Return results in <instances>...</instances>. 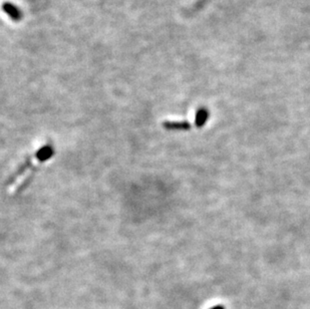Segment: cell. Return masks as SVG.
I'll return each instance as SVG.
<instances>
[{
	"mask_svg": "<svg viewBox=\"0 0 310 309\" xmlns=\"http://www.w3.org/2000/svg\"><path fill=\"white\" fill-rule=\"evenodd\" d=\"M163 126L168 131H189L191 129V124L187 121H184V122L167 121L163 123Z\"/></svg>",
	"mask_w": 310,
	"mask_h": 309,
	"instance_id": "3957f363",
	"label": "cell"
},
{
	"mask_svg": "<svg viewBox=\"0 0 310 309\" xmlns=\"http://www.w3.org/2000/svg\"><path fill=\"white\" fill-rule=\"evenodd\" d=\"M2 10L4 11L5 14H7L8 17L14 21V22H18L21 20L23 14L21 12V10L16 5L13 4L10 1H5L2 4Z\"/></svg>",
	"mask_w": 310,
	"mask_h": 309,
	"instance_id": "7a4b0ae2",
	"label": "cell"
},
{
	"mask_svg": "<svg viewBox=\"0 0 310 309\" xmlns=\"http://www.w3.org/2000/svg\"><path fill=\"white\" fill-rule=\"evenodd\" d=\"M210 112L206 108H201L196 111V117H195V124L198 126V128H203L206 124L207 121L209 120Z\"/></svg>",
	"mask_w": 310,
	"mask_h": 309,
	"instance_id": "277c9868",
	"label": "cell"
},
{
	"mask_svg": "<svg viewBox=\"0 0 310 309\" xmlns=\"http://www.w3.org/2000/svg\"><path fill=\"white\" fill-rule=\"evenodd\" d=\"M38 149L35 150L34 154L31 157V159L27 161L26 165L21 168V170L17 174V176L14 177L11 185L9 186V190L11 192H16L18 190L25 182H27L31 176L34 173L33 171L40 165H44V163L47 162L52 156L54 150L50 145H41L37 147Z\"/></svg>",
	"mask_w": 310,
	"mask_h": 309,
	"instance_id": "6da1fadb",
	"label": "cell"
},
{
	"mask_svg": "<svg viewBox=\"0 0 310 309\" xmlns=\"http://www.w3.org/2000/svg\"><path fill=\"white\" fill-rule=\"evenodd\" d=\"M211 309H226V308H225V306L223 305H216V306H213Z\"/></svg>",
	"mask_w": 310,
	"mask_h": 309,
	"instance_id": "5b68a950",
	"label": "cell"
}]
</instances>
